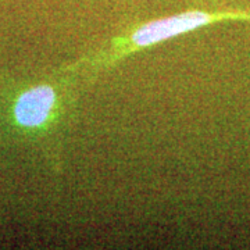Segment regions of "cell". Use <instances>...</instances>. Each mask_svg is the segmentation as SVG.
I'll return each mask as SVG.
<instances>
[{
    "label": "cell",
    "instance_id": "1",
    "mask_svg": "<svg viewBox=\"0 0 250 250\" xmlns=\"http://www.w3.org/2000/svg\"><path fill=\"white\" fill-rule=\"evenodd\" d=\"M82 83L56 70L50 78L18 82L0 74V145L22 143L64 170V138L75 121Z\"/></svg>",
    "mask_w": 250,
    "mask_h": 250
},
{
    "label": "cell",
    "instance_id": "2",
    "mask_svg": "<svg viewBox=\"0 0 250 250\" xmlns=\"http://www.w3.org/2000/svg\"><path fill=\"white\" fill-rule=\"evenodd\" d=\"M232 20L250 21V10H189L175 16L145 21L125 28L100 46L62 65L59 70L74 75L82 85H86L102 72L108 71L132 54L170 41L175 36Z\"/></svg>",
    "mask_w": 250,
    "mask_h": 250
}]
</instances>
